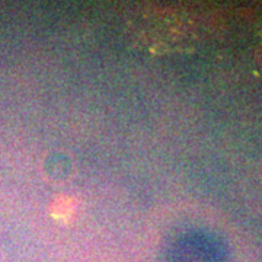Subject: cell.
Returning a JSON list of instances; mask_svg holds the SVG:
<instances>
[{"label": "cell", "instance_id": "6da1fadb", "mask_svg": "<svg viewBox=\"0 0 262 262\" xmlns=\"http://www.w3.org/2000/svg\"><path fill=\"white\" fill-rule=\"evenodd\" d=\"M77 213V201L72 196H60L51 206V214L57 220L70 223Z\"/></svg>", "mask_w": 262, "mask_h": 262}]
</instances>
